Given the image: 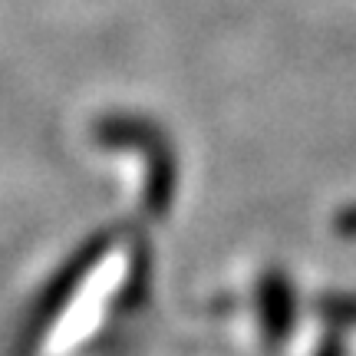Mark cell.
<instances>
[{
  "label": "cell",
  "instance_id": "obj_1",
  "mask_svg": "<svg viewBox=\"0 0 356 356\" xmlns=\"http://www.w3.org/2000/svg\"><path fill=\"white\" fill-rule=\"evenodd\" d=\"M139 300L136 274L89 267L24 320L7 356H106Z\"/></svg>",
  "mask_w": 356,
  "mask_h": 356
}]
</instances>
